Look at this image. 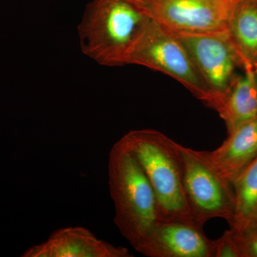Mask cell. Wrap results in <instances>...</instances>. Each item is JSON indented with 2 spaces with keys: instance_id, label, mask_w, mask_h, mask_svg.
<instances>
[{
  "instance_id": "cell-8",
  "label": "cell",
  "mask_w": 257,
  "mask_h": 257,
  "mask_svg": "<svg viewBox=\"0 0 257 257\" xmlns=\"http://www.w3.org/2000/svg\"><path fill=\"white\" fill-rule=\"evenodd\" d=\"M136 251L148 257H214V240L193 225L158 221Z\"/></svg>"
},
{
  "instance_id": "cell-1",
  "label": "cell",
  "mask_w": 257,
  "mask_h": 257,
  "mask_svg": "<svg viewBox=\"0 0 257 257\" xmlns=\"http://www.w3.org/2000/svg\"><path fill=\"white\" fill-rule=\"evenodd\" d=\"M119 141L138 161L151 184L160 221H179L202 229L186 194L178 143L152 128L131 130Z\"/></svg>"
},
{
  "instance_id": "cell-10",
  "label": "cell",
  "mask_w": 257,
  "mask_h": 257,
  "mask_svg": "<svg viewBox=\"0 0 257 257\" xmlns=\"http://www.w3.org/2000/svg\"><path fill=\"white\" fill-rule=\"evenodd\" d=\"M199 152L221 177L233 184L257 158V116L228 133L216 150Z\"/></svg>"
},
{
  "instance_id": "cell-11",
  "label": "cell",
  "mask_w": 257,
  "mask_h": 257,
  "mask_svg": "<svg viewBox=\"0 0 257 257\" xmlns=\"http://www.w3.org/2000/svg\"><path fill=\"white\" fill-rule=\"evenodd\" d=\"M243 69V74L236 76L224 104L218 111L226 124L227 133L257 116L256 69L251 66Z\"/></svg>"
},
{
  "instance_id": "cell-15",
  "label": "cell",
  "mask_w": 257,
  "mask_h": 257,
  "mask_svg": "<svg viewBox=\"0 0 257 257\" xmlns=\"http://www.w3.org/2000/svg\"><path fill=\"white\" fill-rule=\"evenodd\" d=\"M234 237L239 246L241 257H257V234L246 238Z\"/></svg>"
},
{
  "instance_id": "cell-2",
  "label": "cell",
  "mask_w": 257,
  "mask_h": 257,
  "mask_svg": "<svg viewBox=\"0 0 257 257\" xmlns=\"http://www.w3.org/2000/svg\"><path fill=\"white\" fill-rule=\"evenodd\" d=\"M108 177L115 224L136 250L160 221L158 207L141 165L119 140L109 152Z\"/></svg>"
},
{
  "instance_id": "cell-13",
  "label": "cell",
  "mask_w": 257,
  "mask_h": 257,
  "mask_svg": "<svg viewBox=\"0 0 257 257\" xmlns=\"http://www.w3.org/2000/svg\"><path fill=\"white\" fill-rule=\"evenodd\" d=\"M243 68L257 67V0H234L227 28Z\"/></svg>"
},
{
  "instance_id": "cell-12",
  "label": "cell",
  "mask_w": 257,
  "mask_h": 257,
  "mask_svg": "<svg viewBox=\"0 0 257 257\" xmlns=\"http://www.w3.org/2000/svg\"><path fill=\"white\" fill-rule=\"evenodd\" d=\"M234 213L229 231L236 238L257 234V158L234 181Z\"/></svg>"
},
{
  "instance_id": "cell-5",
  "label": "cell",
  "mask_w": 257,
  "mask_h": 257,
  "mask_svg": "<svg viewBox=\"0 0 257 257\" xmlns=\"http://www.w3.org/2000/svg\"><path fill=\"white\" fill-rule=\"evenodd\" d=\"M184 189L194 219L199 227L220 218L231 224L234 213L233 185L225 180L199 151L177 144Z\"/></svg>"
},
{
  "instance_id": "cell-6",
  "label": "cell",
  "mask_w": 257,
  "mask_h": 257,
  "mask_svg": "<svg viewBox=\"0 0 257 257\" xmlns=\"http://www.w3.org/2000/svg\"><path fill=\"white\" fill-rule=\"evenodd\" d=\"M174 34V33H173ZM185 47L214 99L219 111L242 64L227 30L205 33L175 34Z\"/></svg>"
},
{
  "instance_id": "cell-4",
  "label": "cell",
  "mask_w": 257,
  "mask_h": 257,
  "mask_svg": "<svg viewBox=\"0 0 257 257\" xmlns=\"http://www.w3.org/2000/svg\"><path fill=\"white\" fill-rule=\"evenodd\" d=\"M125 64L144 66L170 76L214 109V97L183 44L175 34L152 20L128 50Z\"/></svg>"
},
{
  "instance_id": "cell-9",
  "label": "cell",
  "mask_w": 257,
  "mask_h": 257,
  "mask_svg": "<svg viewBox=\"0 0 257 257\" xmlns=\"http://www.w3.org/2000/svg\"><path fill=\"white\" fill-rule=\"evenodd\" d=\"M23 257H132L127 248L98 239L82 226L56 230L44 242L28 248Z\"/></svg>"
},
{
  "instance_id": "cell-3",
  "label": "cell",
  "mask_w": 257,
  "mask_h": 257,
  "mask_svg": "<svg viewBox=\"0 0 257 257\" xmlns=\"http://www.w3.org/2000/svg\"><path fill=\"white\" fill-rule=\"evenodd\" d=\"M150 20L128 0H93L79 26L83 52L101 65H124Z\"/></svg>"
},
{
  "instance_id": "cell-16",
  "label": "cell",
  "mask_w": 257,
  "mask_h": 257,
  "mask_svg": "<svg viewBox=\"0 0 257 257\" xmlns=\"http://www.w3.org/2000/svg\"><path fill=\"white\" fill-rule=\"evenodd\" d=\"M128 1H131L133 2V3H134V1H135V0H128Z\"/></svg>"
},
{
  "instance_id": "cell-7",
  "label": "cell",
  "mask_w": 257,
  "mask_h": 257,
  "mask_svg": "<svg viewBox=\"0 0 257 257\" xmlns=\"http://www.w3.org/2000/svg\"><path fill=\"white\" fill-rule=\"evenodd\" d=\"M152 21L174 34L226 30L234 0H135Z\"/></svg>"
},
{
  "instance_id": "cell-17",
  "label": "cell",
  "mask_w": 257,
  "mask_h": 257,
  "mask_svg": "<svg viewBox=\"0 0 257 257\" xmlns=\"http://www.w3.org/2000/svg\"><path fill=\"white\" fill-rule=\"evenodd\" d=\"M255 69H256V73H257V67H256V68H255Z\"/></svg>"
},
{
  "instance_id": "cell-14",
  "label": "cell",
  "mask_w": 257,
  "mask_h": 257,
  "mask_svg": "<svg viewBox=\"0 0 257 257\" xmlns=\"http://www.w3.org/2000/svg\"><path fill=\"white\" fill-rule=\"evenodd\" d=\"M214 257H241L237 242L229 229L214 240Z\"/></svg>"
}]
</instances>
